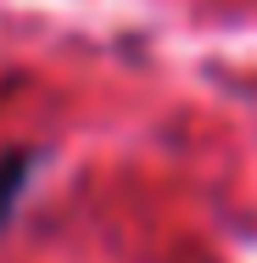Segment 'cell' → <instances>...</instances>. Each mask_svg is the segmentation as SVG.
<instances>
[{"mask_svg":"<svg viewBox=\"0 0 257 263\" xmlns=\"http://www.w3.org/2000/svg\"><path fill=\"white\" fill-rule=\"evenodd\" d=\"M34 168H39V152H6V157H0V230L11 224V213L23 202Z\"/></svg>","mask_w":257,"mask_h":263,"instance_id":"cell-1","label":"cell"}]
</instances>
